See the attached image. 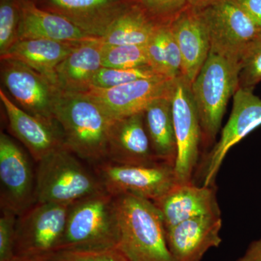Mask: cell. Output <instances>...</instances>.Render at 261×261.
<instances>
[{"label": "cell", "instance_id": "15", "mask_svg": "<svg viewBox=\"0 0 261 261\" xmlns=\"http://www.w3.org/2000/svg\"><path fill=\"white\" fill-rule=\"evenodd\" d=\"M132 0H38V6L61 15L92 37L102 38Z\"/></svg>", "mask_w": 261, "mask_h": 261}, {"label": "cell", "instance_id": "35", "mask_svg": "<svg viewBox=\"0 0 261 261\" xmlns=\"http://www.w3.org/2000/svg\"><path fill=\"white\" fill-rule=\"evenodd\" d=\"M187 1H188L190 6L200 9V8H203V7L208 5L209 3H212L214 0H187Z\"/></svg>", "mask_w": 261, "mask_h": 261}, {"label": "cell", "instance_id": "31", "mask_svg": "<svg viewBox=\"0 0 261 261\" xmlns=\"http://www.w3.org/2000/svg\"><path fill=\"white\" fill-rule=\"evenodd\" d=\"M154 21L168 25L190 6L187 0H134Z\"/></svg>", "mask_w": 261, "mask_h": 261}, {"label": "cell", "instance_id": "7", "mask_svg": "<svg viewBox=\"0 0 261 261\" xmlns=\"http://www.w3.org/2000/svg\"><path fill=\"white\" fill-rule=\"evenodd\" d=\"M103 188L113 196L129 194L155 201L178 185L174 166L121 165L105 161L94 166Z\"/></svg>", "mask_w": 261, "mask_h": 261}, {"label": "cell", "instance_id": "6", "mask_svg": "<svg viewBox=\"0 0 261 261\" xmlns=\"http://www.w3.org/2000/svg\"><path fill=\"white\" fill-rule=\"evenodd\" d=\"M70 206L35 202L19 215L15 229L17 261L42 258L56 251L64 233Z\"/></svg>", "mask_w": 261, "mask_h": 261}, {"label": "cell", "instance_id": "37", "mask_svg": "<svg viewBox=\"0 0 261 261\" xmlns=\"http://www.w3.org/2000/svg\"><path fill=\"white\" fill-rule=\"evenodd\" d=\"M32 2H34V3H37L38 0H32Z\"/></svg>", "mask_w": 261, "mask_h": 261}, {"label": "cell", "instance_id": "13", "mask_svg": "<svg viewBox=\"0 0 261 261\" xmlns=\"http://www.w3.org/2000/svg\"><path fill=\"white\" fill-rule=\"evenodd\" d=\"M175 80L159 75L112 88L92 87L85 93L97 102L112 119H119L144 112L154 101L170 97Z\"/></svg>", "mask_w": 261, "mask_h": 261}, {"label": "cell", "instance_id": "26", "mask_svg": "<svg viewBox=\"0 0 261 261\" xmlns=\"http://www.w3.org/2000/svg\"><path fill=\"white\" fill-rule=\"evenodd\" d=\"M102 66L133 68L148 65L146 45H106L103 44Z\"/></svg>", "mask_w": 261, "mask_h": 261}, {"label": "cell", "instance_id": "8", "mask_svg": "<svg viewBox=\"0 0 261 261\" xmlns=\"http://www.w3.org/2000/svg\"><path fill=\"white\" fill-rule=\"evenodd\" d=\"M252 90L239 87L233 94L231 116L223 128L219 142L196 168L195 175L202 186H216V176L230 149L261 126V99Z\"/></svg>", "mask_w": 261, "mask_h": 261}, {"label": "cell", "instance_id": "30", "mask_svg": "<svg viewBox=\"0 0 261 261\" xmlns=\"http://www.w3.org/2000/svg\"><path fill=\"white\" fill-rule=\"evenodd\" d=\"M261 82V34L247 48L240 61L239 87L253 89Z\"/></svg>", "mask_w": 261, "mask_h": 261}, {"label": "cell", "instance_id": "3", "mask_svg": "<svg viewBox=\"0 0 261 261\" xmlns=\"http://www.w3.org/2000/svg\"><path fill=\"white\" fill-rule=\"evenodd\" d=\"M240 72V63L211 50L192 82L203 147H209L216 140L228 100L239 88Z\"/></svg>", "mask_w": 261, "mask_h": 261}, {"label": "cell", "instance_id": "28", "mask_svg": "<svg viewBox=\"0 0 261 261\" xmlns=\"http://www.w3.org/2000/svg\"><path fill=\"white\" fill-rule=\"evenodd\" d=\"M19 0H0V57L18 41Z\"/></svg>", "mask_w": 261, "mask_h": 261}, {"label": "cell", "instance_id": "36", "mask_svg": "<svg viewBox=\"0 0 261 261\" xmlns=\"http://www.w3.org/2000/svg\"><path fill=\"white\" fill-rule=\"evenodd\" d=\"M28 261H46L44 260H40V259H34V260H31Z\"/></svg>", "mask_w": 261, "mask_h": 261}, {"label": "cell", "instance_id": "20", "mask_svg": "<svg viewBox=\"0 0 261 261\" xmlns=\"http://www.w3.org/2000/svg\"><path fill=\"white\" fill-rule=\"evenodd\" d=\"M19 4L18 40L47 39L81 42L99 39L89 35L61 15L42 9L32 0H19Z\"/></svg>", "mask_w": 261, "mask_h": 261}, {"label": "cell", "instance_id": "2", "mask_svg": "<svg viewBox=\"0 0 261 261\" xmlns=\"http://www.w3.org/2000/svg\"><path fill=\"white\" fill-rule=\"evenodd\" d=\"M118 248L128 261H173L162 216L152 201L129 194L114 196Z\"/></svg>", "mask_w": 261, "mask_h": 261}, {"label": "cell", "instance_id": "14", "mask_svg": "<svg viewBox=\"0 0 261 261\" xmlns=\"http://www.w3.org/2000/svg\"><path fill=\"white\" fill-rule=\"evenodd\" d=\"M0 100L10 130L37 162L57 149L66 147L63 130L58 122L48 123L25 112L3 89H0Z\"/></svg>", "mask_w": 261, "mask_h": 261}, {"label": "cell", "instance_id": "33", "mask_svg": "<svg viewBox=\"0 0 261 261\" xmlns=\"http://www.w3.org/2000/svg\"><path fill=\"white\" fill-rule=\"evenodd\" d=\"M261 31V0H232Z\"/></svg>", "mask_w": 261, "mask_h": 261}, {"label": "cell", "instance_id": "17", "mask_svg": "<svg viewBox=\"0 0 261 261\" xmlns=\"http://www.w3.org/2000/svg\"><path fill=\"white\" fill-rule=\"evenodd\" d=\"M181 56V75L195 81L211 51L208 29L200 12L189 6L170 23Z\"/></svg>", "mask_w": 261, "mask_h": 261}, {"label": "cell", "instance_id": "4", "mask_svg": "<svg viewBox=\"0 0 261 261\" xmlns=\"http://www.w3.org/2000/svg\"><path fill=\"white\" fill-rule=\"evenodd\" d=\"M37 163L35 202L71 205L106 191L97 174L87 169L80 158L66 147L57 149Z\"/></svg>", "mask_w": 261, "mask_h": 261}, {"label": "cell", "instance_id": "24", "mask_svg": "<svg viewBox=\"0 0 261 261\" xmlns=\"http://www.w3.org/2000/svg\"><path fill=\"white\" fill-rule=\"evenodd\" d=\"M160 24L134 0L102 37L106 45H146Z\"/></svg>", "mask_w": 261, "mask_h": 261}, {"label": "cell", "instance_id": "32", "mask_svg": "<svg viewBox=\"0 0 261 261\" xmlns=\"http://www.w3.org/2000/svg\"><path fill=\"white\" fill-rule=\"evenodd\" d=\"M18 215L2 209L0 218V261H17L15 256V229Z\"/></svg>", "mask_w": 261, "mask_h": 261}, {"label": "cell", "instance_id": "27", "mask_svg": "<svg viewBox=\"0 0 261 261\" xmlns=\"http://www.w3.org/2000/svg\"><path fill=\"white\" fill-rule=\"evenodd\" d=\"M159 75H160L149 65L133 68L102 67L96 75L92 83V87L100 89L112 88L135 81L152 78Z\"/></svg>", "mask_w": 261, "mask_h": 261}, {"label": "cell", "instance_id": "25", "mask_svg": "<svg viewBox=\"0 0 261 261\" xmlns=\"http://www.w3.org/2000/svg\"><path fill=\"white\" fill-rule=\"evenodd\" d=\"M148 65L161 76L175 80L181 75V56L168 25H160L146 44Z\"/></svg>", "mask_w": 261, "mask_h": 261}, {"label": "cell", "instance_id": "19", "mask_svg": "<svg viewBox=\"0 0 261 261\" xmlns=\"http://www.w3.org/2000/svg\"><path fill=\"white\" fill-rule=\"evenodd\" d=\"M107 161L121 165L161 163L151 147L144 112L113 121L108 139Z\"/></svg>", "mask_w": 261, "mask_h": 261}, {"label": "cell", "instance_id": "21", "mask_svg": "<svg viewBox=\"0 0 261 261\" xmlns=\"http://www.w3.org/2000/svg\"><path fill=\"white\" fill-rule=\"evenodd\" d=\"M102 47V38L80 43L56 68L58 88L75 93L88 92L103 67Z\"/></svg>", "mask_w": 261, "mask_h": 261}, {"label": "cell", "instance_id": "5", "mask_svg": "<svg viewBox=\"0 0 261 261\" xmlns=\"http://www.w3.org/2000/svg\"><path fill=\"white\" fill-rule=\"evenodd\" d=\"M118 243L115 197L103 191L70 206L64 233L56 250L118 247Z\"/></svg>", "mask_w": 261, "mask_h": 261}, {"label": "cell", "instance_id": "29", "mask_svg": "<svg viewBox=\"0 0 261 261\" xmlns=\"http://www.w3.org/2000/svg\"><path fill=\"white\" fill-rule=\"evenodd\" d=\"M39 259L46 261H128L117 247L59 250Z\"/></svg>", "mask_w": 261, "mask_h": 261}, {"label": "cell", "instance_id": "18", "mask_svg": "<svg viewBox=\"0 0 261 261\" xmlns=\"http://www.w3.org/2000/svg\"><path fill=\"white\" fill-rule=\"evenodd\" d=\"M153 202L166 229L199 216L221 214L216 186H198L194 181L178 184Z\"/></svg>", "mask_w": 261, "mask_h": 261}, {"label": "cell", "instance_id": "1", "mask_svg": "<svg viewBox=\"0 0 261 261\" xmlns=\"http://www.w3.org/2000/svg\"><path fill=\"white\" fill-rule=\"evenodd\" d=\"M67 148L94 166L107 161L110 130L113 121L86 93L60 90L54 106Z\"/></svg>", "mask_w": 261, "mask_h": 261}, {"label": "cell", "instance_id": "9", "mask_svg": "<svg viewBox=\"0 0 261 261\" xmlns=\"http://www.w3.org/2000/svg\"><path fill=\"white\" fill-rule=\"evenodd\" d=\"M198 10L208 29L211 50L240 63L260 29L232 0H214Z\"/></svg>", "mask_w": 261, "mask_h": 261}, {"label": "cell", "instance_id": "10", "mask_svg": "<svg viewBox=\"0 0 261 261\" xmlns=\"http://www.w3.org/2000/svg\"><path fill=\"white\" fill-rule=\"evenodd\" d=\"M192 84L182 75L174 81L171 102L177 154L174 165L178 184L193 181L200 159L202 130L192 96Z\"/></svg>", "mask_w": 261, "mask_h": 261}, {"label": "cell", "instance_id": "12", "mask_svg": "<svg viewBox=\"0 0 261 261\" xmlns=\"http://www.w3.org/2000/svg\"><path fill=\"white\" fill-rule=\"evenodd\" d=\"M1 208L19 216L35 202L36 175L27 153L9 136L0 135Z\"/></svg>", "mask_w": 261, "mask_h": 261}, {"label": "cell", "instance_id": "11", "mask_svg": "<svg viewBox=\"0 0 261 261\" xmlns=\"http://www.w3.org/2000/svg\"><path fill=\"white\" fill-rule=\"evenodd\" d=\"M1 62L2 80L19 107L42 121L56 123L55 102L61 89L20 62Z\"/></svg>", "mask_w": 261, "mask_h": 261}, {"label": "cell", "instance_id": "16", "mask_svg": "<svg viewBox=\"0 0 261 261\" xmlns=\"http://www.w3.org/2000/svg\"><path fill=\"white\" fill-rule=\"evenodd\" d=\"M221 214L187 220L166 228V241L173 261H201L206 252L221 244Z\"/></svg>", "mask_w": 261, "mask_h": 261}, {"label": "cell", "instance_id": "23", "mask_svg": "<svg viewBox=\"0 0 261 261\" xmlns=\"http://www.w3.org/2000/svg\"><path fill=\"white\" fill-rule=\"evenodd\" d=\"M144 115L146 129L156 159L159 162L174 166L177 146L171 95L151 103L144 111Z\"/></svg>", "mask_w": 261, "mask_h": 261}, {"label": "cell", "instance_id": "22", "mask_svg": "<svg viewBox=\"0 0 261 261\" xmlns=\"http://www.w3.org/2000/svg\"><path fill=\"white\" fill-rule=\"evenodd\" d=\"M81 42L47 39H23L15 43L2 60H13L28 65L45 76L57 87L56 70Z\"/></svg>", "mask_w": 261, "mask_h": 261}, {"label": "cell", "instance_id": "34", "mask_svg": "<svg viewBox=\"0 0 261 261\" xmlns=\"http://www.w3.org/2000/svg\"><path fill=\"white\" fill-rule=\"evenodd\" d=\"M237 261H261V237L252 242L245 253Z\"/></svg>", "mask_w": 261, "mask_h": 261}]
</instances>
